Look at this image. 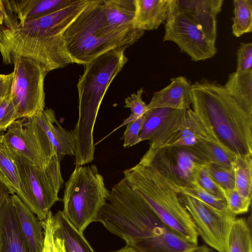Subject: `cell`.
Listing matches in <instances>:
<instances>
[{"instance_id": "cell-39", "label": "cell", "mask_w": 252, "mask_h": 252, "mask_svg": "<svg viewBox=\"0 0 252 252\" xmlns=\"http://www.w3.org/2000/svg\"><path fill=\"white\" fill-rule=\"evenodd\" d=\"M18 24L12 0H0V30L9 29Z\"/></svg>"}, {"instance_id": "cell-9", "label": "cell", "mask_w": 252, "mask_h": 252, "mask_svg": "<svg viewBox=\"0 0 252 252\" xmlns=\"http://www.w3.org/2000/svg\"><path fill=\"white\" fill-rule=\"evenodd\" d=\"M13 64L10 97L18 119L37 116L45 109L44 80L48 71L39 63L17 57Z\"/></svg>"}, {"instance_id": "cell-45", "label": "cell", "mask_w": 252, "mask_h": 252, "mask_svg": "<svg viewBox=\"0 0 252 252\" xmlns=\"http://www.w3.org/2000/svg\"><path fill=\"white\" fill-rule=\"evenodd\" d=\"M1 100V99H0Z\"/></svg>"}, {"instance_id": "cell-7", "label": "cell", "mask_w": 252, "mask_h": 252, "mask_svg": "<svg viewBox=\"0 0 252 252\" xmlns=\"http://www.w3.org/2000/svg\"><path fill=\"white\" fill-rule=\"evenodd\" d=\"M110 193L95 165H76L65 184L61 212L74 228L84 234L90 224L97 222Z\"/></svg>"}, {"instance_id": "cell-38", "label": "cell", "mask_w": 252, "mask_h": 252, "mask_svg": "<svg viewBox=\"0 0 252 252\" xmlns=\"http://www.w3.org/2000/svg\"><path fill=\"white\" fill-rule=\"evenodd\" d=\"M144 121V115L127 124L123 134L124 148H129L139 143V135Z\"/></svg>"}, {"instance_id": "cell-3", "label": "cell", "mask_w": 252, "mask_h": 252, "mask_svg": "<svg viewBox=\"0 0 252 252\" xmlns=\"http://www.w3.org/2000/svg\"><path fill=\"white\" fill-rule=\"evenodd\" d=\"M192 110L210 135L236 156H252V113L244 109L216 82L191 85Z\"/></svg>"}, {"instance_id": "cell-8", "label": "cell", "mask_w": 252, "mask_h": 252, "mask_svg": "<svg viewBox=\"0 0 252 252\" xmlns=\"http://www.w3.org/2000/svg\"><path fill=\"white\" fill-rule=\"evenodd\" d=\"M8 149L18 169L21 200L43 221L53 205L62 200L58 194L64 181L57 154L47 165L40 166Z\"/></svg>"}, {"instance_id": "cell-18", "label": "cell", "mask_w": 252, "mask_h": 252, "mask_svg": "<svg viewBox=\"0 0 252 252\" xmlns=\"http://www.w3.org/2000/svg\"><path fill=\"white\" fill-rule=\"evenodd\" d=\"M11 199L23 235L31 252H42L44 233L41 221L16 194Z\"/></svg>"}, {"instance_id": "cell-17", "label": "cell", "mask_w": 252, "mask_h": 252, "mask_svg": "<svg viewBox=\"0 0 252 252\" xmlns=\"http://www.w3.org/2000/svg\"><path fill=\"white\" fill-rule=\"evenodd\" d=\"M11 196L0 210V252H31L21 232Z\"/></svg>"}, {"instance_id": "cell-34", "label": "cell", "mask_w": 252, "mask_h": 252, "mask_svg": "<svg viewBox=\"0 0 252 252\" xmlns=\"http://www.w3.org/2000/svg\"><path fill=\"white\" fill-rule=\"evenodd\" d=\"M206 165L207 164L201 165L197 169L195 175L197 184L209 193L217 197L224 198L223 189L211 178Z\"/></svg>"}, {"instance_id": "cell-20", "label": "cell", "mask_w": 252, "mask_h": 252, "mask_svg": "<svg viewBox=\"0 0 252 252\" xmlns=\"http://www.w3.org/2000/svg\"><path fill=\"white\" fill-rule=\"evenodd\" d=\"M53 225L54 237L63 252H95L84 234L70 224L61 211L53 215Z\"/></svg>"}, {"instance_id": "cell-43", "label": "cell", "mask_w": 252, "mask_h": 252, "mask_svg": "<svg viewBox=\"0 0 252 252\" xmlns=\"http://www.w3.org/2000/svg\"><path fill=\"white\" fill-rule=\"evenodd\" d=\"M194 252H212L211 250L206 246H198Z\"/></svg>"}, {"instance_id": "cell-23", "label": "cell", "mask_w": 252, "mask_h": 252, "mask_svg": "<svg viewBox=\"0 0 252 252\" xmlns=\"http://www.w3.org/2000/svg\"><path fill=\"white\" fill-rule=\"evenodd\" d=\"M72 0H12L18 24L33 20L56 11Z\"/></svg>"}, {"instance_id": "cell-28", "label": "cell", "mask_w": 252, "mask_h": 252, "mask_svg": "<svg viewBox=\"0 0 252 252\" xmlns=\"http://www.w3.org/2000/svg\"><path fill=\"white\" fill-rule=\"evenodd\" d=\"M227 252H252L251 229L245 219H236L228 235Z\"/></svg>"}, {"instance_id": "cell-33", "label": "cell", "mask_w": 252, "mask_h": 252, "mask_svg": "<svg viewBox=\"0 0 252 252\" xmlns=\"http://www.w3.org/2000/svg\"><path fill=\"white\" fill-rule=\"evenodd\" d=\"M224 198L229 211L234 216L247 213L251 201L242 196L235 189H223Z\"/></svg>"}, {"instance_id": "cell-2", "label": "cell", "mask_w": 252, "mask_h": 252, "mask_svg": "<svg viewBox=\"0 0 252 252\" xmlns=\"http://www.w3.org/2000/svg\"><path fill=\"white\" fill-rule=\"evenodd\" d=\"M92 0H72L67 5L32 21L0 30L3 63L13 64L17 57L32 59L49 72L72 63L63 35Z\"/></svg>"}, {"instance_id": "cell-10", "label": "cell", "mask_w": 252, "mask_h": 252, "mask_svg": "<svg viewBox=\"0 0 252 252\" xmlns=\"http://www.w3.org/2000/svg\"><path fill=\"white\" fill-rule=\"evenodd\" d=\"M3 142L16 154L40 166L47 165L57 154L35 117L14 122L3 132Z\"/></svg>"}, {"instance_id": "cell-15", "label": "cell", "mask_w": 252, "mask_h": 252, "mask_svg": "<svg viewBox=\"0 0 252 252\" xmlns=\"http://www.w3.org/2000/svg\"><path fill=\"white\" fill-rule=\"evenodd\" d=\"M191 85L184 76L171 78L168 85L153 94L147 105V110L158 108L182 110L190 108Z\"/></svg>"}, {"instance_id": "cell-24", "label": "cell", "mask_w": 252, "mask_h": 252, "mask_svg": "<svg viewBox=\"0 0 252 252\" xmlns=\"http://www.w3.org/2000/svg\"><path fill=\"white\" fill-rule=\"evenodd\" d=\"M186 147L204 164L212 163L232 167L236 157L217 142L210 140H200L191 146Z\"/></svg>"}, {"instance_id": "cell-27", "label": "cell", "mask_w": 252, "mask_h": 252, "mask_svg": "<svg viewBox=\"0 0 252 252\" xmlns=\"http://www.w3.org/2000/svg\"><path fill=\"white\" fill-rule=\"evenodd\" d=\"M0 180L22 199L23 195L18 169L3 141L0 143Z\"/></svg>"}, {"instance_id": "cell-16", "label": "cell", "mask_w": 252, "mask_h": 252, "mask_svg": "<svg viewBox=\"0 0 252 252\" xmlns=\"http://www.w3.org/2000/svg\"><path fill=\"white\" fill-rule=\"evenodd\" d=\"M35 117L56 149L60 162L66 156H75L74 134L72 130H66L59 124L53 109H45Z\"/></svg>"}, {"instance_id": "cell-36", "label": "cell", "mask_w": 252, "mask_h": 252, "mask_svg": "<svg viewBox=\"0 0 252 252\" xmlns=\"http://www.w3.org/2000/svg\"><path fill=\"white\" fill-rule=\"evenodd\" d=\"M53 216L50 211L45 220L41 221L44 236L42 252H63L58 241L54 237Z\"/></svg>"}, {"instance_id": "cell-44", "label": "cell", "mask_w": 252, "mask_h": 252, "mask_svg": "<svg viewBox=\"0 0 252 252\" xmlns=\"http://www.w3.org/2000/svg\"><path fill=\"white\" fill-rule=\"evenodd\" d=\"M3 132L0 133V143L2 142L3 141Z\"/></svg>"}, {"instance_id": "cell-19", "label": "cell", "mask_w": 252, "mask_h": 252, "mask_svg": "<svg viewBox=\"0 0 252 252\" xmlns=\"http://www.w3.org/2000/svg\"><path fill=\"white\" fill-rule=\"evenodd\" d=\"M172 0H135V28L145 31L158 28L168 17Z\"/></svg>"}, {"instance_id": "cell-25", "label": "cell", "mask_w": 252, "mask_h": 252, "mask_svg": "<svg viewBox=\"0 0 252 252\" xmlns=\"http://www.w3.org/2000/svg\"><path fill=\"white\" fill-rule=\"evenodd\" d=\"M223 88L244 109L252 113V71L230 74Z\"/></svg>"}, {"instance_id": "cell-32", "label": "cell", "mask_w": 252, "mask_h": 252, "mask_svg": "<svg viewBox=\"0 0 252 252\" xmlns=\"http://www.w3.org/2000/svg\"><path fill=\"white\" fill-rule=\"evenodd\" d=\"M143 92V88H141L137 91L136 93L132 94L130 96L125 98V107L129 108L131 111V114L128 117L124 120L122 125L119 126L117 128L114 129L107 136L110 135L111 133L123 126L127 125L130 122L145 115L147 111V104H146L142 98Z\"/></svg>"}, {"instance_id": "cell-13", "label": "cell", "mask_w": 252, "mask_h": 252, "mask_svg": "<svg viewBox=\"0 0 252 252\" xmlns=\"http://www.w3.org/2000/svg\"><path fill=\"white\" fill-rule=\"evenodd\" d=\"M187 110L168 108L147 110L139 135V143L149 140V148L163 147L185 122Z\"/></svg>"}, {"instance_id": "cell-29", "label": "cell", "mask_w": 252, "mask_h": 252, "mask_svg": "<svg viewBox=\"0 0 252 252\" xmlns=\"http://www.w3.org/2000/svg\"><path fill=\"white\" fill-rule=\"evenodd\" d=\"M233 34L239 37L252 31V0H234Z\"/></svg>"}, {"instance_id": "cell-21", "label": "cell", "mask_w": 252, "mask_h": 252, "mask_svg": "<svg viewBox=\"0 0 252 252\" xmlns=\"http://www.w3.org/2000/svg\"><path fill=\"white\" fill-rule=\"evenodd\" d=\"M202 140H213L219 143L210 134L192 109L189 108L187 110L185 121L179 130L162 148L189 147Z\"/></svg>"}, {"instance_id": "cell-41", "label": "cell", "mask_w": 252, "mask_h": 252, "mask_svg": "<svg viewBox=\"0 0 252 252\" xmlns=\"http://www.w3.org/2000/svg\"><path fill=\"white\" fill-rule=\"evenodd\" d=\"M14 193L0 180V210L6 200Z\"/></svg>"}, {"instance_id": "cell-31", "label": "cell", "mask_w": 252, "mask_h": 252, "mask_svg": "<svg viewBox=\"0 0 252 252\" xmlns=\"http://www.w3.org/2000/svg\"><path fill=\"white\" fill-rule=\"evenodd\" d=\"M206 166L211 178L222 189H235L234 172L232 167L212 163L208 164Z\"/></svg>"}, {"instance_id": "cell-12", "label": "cell", "mask_w": 252, "mask_h": 252, "mask_svg": "<svg viewBox=\"0 0 252 252\" xmlns=\"http://www.w3.org/2000/svg\"><path fill=\"white\" fill-rule=\"evenodd\" d=\"M179 197L190 216L198 236L216 251L227 252L228 235L236 216L217 212L188 195L179 193Z\"/></svg>"}, {"instance_id": "cell-1", "label": "cell", "mask_w": 252, "mask_h": 252, "mask_svg": "<svg viewBox=\"0 0 252 252\" xmlns=\"http://www.w3.org/2000/svg\"><path fill=\"white\" fill-rule=\"evenodd\" d=\"M97 222L138 252H194L198 247L165 225L124 178L112 188Z\"/></svg>"}, {"instance_id": "cell-11", "label": "cell", "mask_w": 252, "mask_h": 252, "mask_svg": "<svg viewBox=\"0 0 252 252\" xmlns=\"http://www.w3.org/2000/svg\"><path fill=\"white\" fill-rule=\"evenodd\" d=\"M164 25L163 41L174 42L191 61H204L216 54L215 43L207 38L195 23L178 10L176 0H172Z\"/></svg>"}, {"instance_id": "cell-5", "label": "cell", "mask_w": 252, "mask_h": 252, "mask_svg": "<svg viewBox=\"0 0 252 252\" xmlns=\"http://www.w3.org/2000/svg\"><path fill=\"white\" fill-rule=\"evenodd\" d=\"M144 31L121 30L106 23L100 0H92L65 31L63 38L72 63L85 65L110 50L129 47Z\"/></svg>"}, {"instance_id": "cell-14", "label": "cell", "mask_w": 252, "mask_h": 252, "mask_svg": "<svg viewBox=\"0 0 252 252\" xmlns=\"http://www.w3.org/2000/svg\"><path fill=\"white\" fill-rule=\"evenodd\" d=\"M223 0H176L178 10L191 19L211 41L216 44L217 17Z\"/></svg>"}, {"instance_id": "cell-30", "label": "cell", "mask_w": 252, "mask_h": 252, "mask_svg": "<svg viewBox=\"0 0 252 252\" xmlns=\"http://www.w3.org/2000/svg\"><path fill=\"white\" fill-rule=\"evenodd\" d=\"M178 192L199 200L213 210L223 214H231L227 209L224 198L214 196L201 188L196 183L188 188H180Z\"/></svg>"}, {"instance_id": "cell-42", "label": "cell", "mask_w": 252, "mask_h": 252, "mask_svg": "<svg viewBox=\"0 0 252 252\" xmlns=\"http://www.w3.org/2000/svg\"><path fill=\"white\" fill-rule=\"evenodd\" d=\"M110 252H138L135 250L133 249L132 248L126 245L124 247L119 249L118 250Z\"/></svg>"}, {"instance_id": "cell-40", "label": "cell", "mask_w": 252, "mask_h": 252, "mask_svg": "<svg viewBox=\"0 0 252 252\" xmlns=\"http://www.w3.org/2000/svg\"><path fill=\"white\" fill-rule=\"evenodd\" d=\"M13 80V73L0 74V100L10 92Z\"/></svg>"}, {"instance_id": "cell-26", "label": "cell", "mask_w": 252, "mask_h": 252, "mask_svg": "<svg viewBox=\"0 0 252 252\" xmlns=\"http://www.w3.org/2000/svg\"><path fill=\"white\" fill-rule=\"evenodd\" d=\"M235 189L245 198L251 201L252 196V156H236L232 164Z\"/></svg>"}, {"instance_id": "cell-35", "label": "cell", "mask_w": 252, "mask_h": 252, "mask_svg": "<svg viewBox=\"0 0 252 252\" xmlns=\"http://www.w3.org/2000/svg\"><path fill=\"white\" fill-rule=\"evenodd\" d=\"M18 119L17 110L9 92L0 101V133L6 131Z\"/></svg>"}, {"instance_id": "cell-37", "label": "cell", "mask_w": 252, "mask_h": 252, "mask_svg": "<svg viewBox=\"0 0 252 252\" xmlns=\"http://www.w3.org/2000/svg\"><path fill=\"white\" fill-rule=\"evenodd\" d=\"M236 72L244 73L252 71V43L241 42L237 50Z\"/></svg>"}, {"instance_id": "cell-22", "label": "cell", "mask_w": 252, "mask_h": 252, "mask_svg": "<svg viewBox=\"0 0 252 252\" xmlns=\"http://www.w3.org/2000/svg\"><path fill=\"white\" fill-rule=\"evenodd\" d=\"M107 24L121 30L136 28L133 25L135 0H100Z\"/></svg>"}, {"instance_id": "cell-6", "label": "cell", "mask_w": 252, "mask_h": 252, "mask_svg": "<svg viewBox=\"0 0 252 252\" xmlns=\"http://www.w3.org/2000/svg\"><path fill=\"white\" fill-rule=\"evenodd\" d=\"M129 186L146 202L160 220L186 241L198 245L194 222L184 207L178 190L149 160L142 157L124 171Z\"/></svg>"}, {"instance_id": "cell-4", "label": "cell", "mask_w": 252, "mask_h": 252, "mask_svg": "<svg viewBox=\"0 0 252 252\" xmlns=\"http://www.w3.org/2000/svg\"><path fill=\"white\" fill-rule=\"evenodd\" d=\"M125 50H110L84 65L77 85L78 119L72 130L76 142V165H85L94 159L93 132L98 112L109 85L127 62Z\"/></svg>"}]
</instances>
